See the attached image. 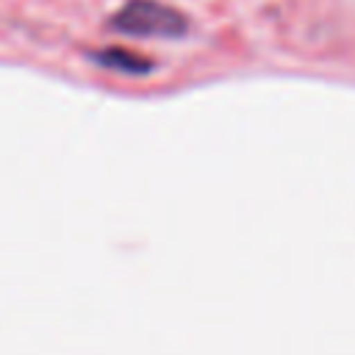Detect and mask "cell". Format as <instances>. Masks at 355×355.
I'll return each instance as SVG.
<instances>
[{
    "label": "cell",
    "mask_w": 355,
    "mask_h": 355,
    "mask_svg": "<svg viewBox=\"0 0 355 355\" xmlns=\"http://www.w3.org/2000/svg\"><path fill=\"white\" fill-rule=\"evenodd\" d=\"M114 31L141 39H178L186 33L189 19L158 0H128L111 19Z\"/></svg>",
    "instance_id": "1"
},
{
    "label": "cell",
    "mask_w": 355,
    "mask_h": 355,
    "mask_svg": "<svg viewBox=\"0 0 355 355\" xmlns=\"http://www.w3.org/2000/svg\"><path fill=\"white\" fill-rule=\"evenodd\" d=\"M92 58L108 69H116V72H128V75H144L153 69V61L139 55V53H130L125 47H105V50H97L92 53Z\"/></svg>",
    "instance_id": "2"
}]
</instances>
